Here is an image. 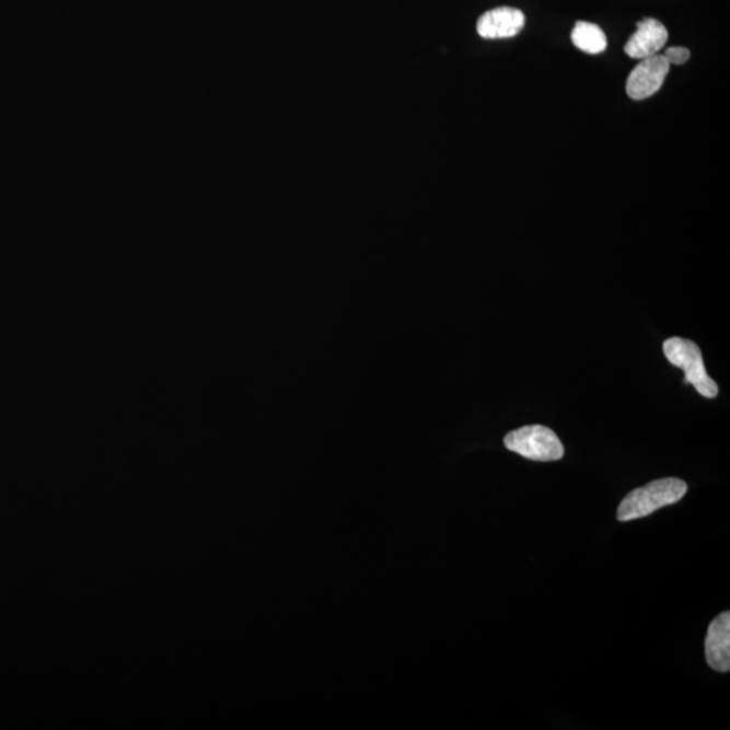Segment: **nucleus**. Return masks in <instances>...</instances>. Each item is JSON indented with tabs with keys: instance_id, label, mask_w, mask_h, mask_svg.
Returning a JSON list of instances; mask_svg holds the SVG:
<instances>
[{
	"instance_id": "f257e3e1",
	"label": "nucleus",
	"mask_w": 730,
	"mask_h": 730,
	"mask_svg": "<svg viewBox=\"0 0 730 730\" xmlns=\"http://www.w3.org/2000/svg\"><path fill=\"white\" fill-rule=\"evenodd\" d=\"M687 485L676 478H664L636 488L618 506L617 520L634 521L652 514L653 511L680 502L686 496Z\"/></svg>"
},
{
	"instance_id": "f03ea898",
	"label": "nucleus",
	"mask_w": 730,
	"mask_h": 730,
	"mask_svg": "<svg viewBox=\"0 0 730 730\" xmlns=\"http://www.w3.org/2000/svg\"><path fill=\"white\" fill-rule=\"evenodd\" d=\"M663 350L667 360L672 366L685 371V383H692L693 387L705 398H716L718 386L706 372L703 352L697 344L686 338L672 337L664 341Z\"/></svg>"
},
{
	"instance_id": "7ed1b4c3",
	"label": "nucleus",
	"mask_w": 730,
	"mask_h": 730,
	"mask_svg": "<svg viewBox=\"0 0 730 730\" xmlns=\"http://www.w3.org/2000/svg\"><path fill=\"white\" fill-rule=\"evenodd\" d=\"M505 447L536 462H556L565 456V447L559 437L542 425H531L506 434Z\"/></svg>"
},
{
	"instance_id": "20e7f679",
	"label": "nucleus",
	"mask_w": 730,
	"mask_h": 730,
	"mask_svg": "<svg viewBox=\"0 0 730 730\" xmlns=\"http://www.w3.org/2000/svg\"><path fill=\"white\" fill-rule=\"evenodd\" d=\"M670 62L663 55H654L642 59L626 80V92L635 101L647 100L663 88Z\"/></svg>"
},
{
	"instance_id": "39448f33",
	"label": "nucleus",
	"mask_w": 730,
	"mask_h": 730,
	"mask_svg": "<svg viewBox=\"0 0 730 730\" xmlns=\"http://www.w3.org/2000/svg\"><path fill=\"white\" fill-rule=\"evenodd\" d=\"M669 42V32L662 22L644 19L637 23V31L625 45V54L631 59L642 60L659 55Z\"/></svg>"
},
{
	"instance_id": "423d86ee",
	"label": "nucleus",
	"mask_w": 730,
	"mask_h": 730,
	"mask_svg": "<svg viewBox=\"0 0 730 730\" xmlns=\"http://www.w3.org/2000/svg\"><path fill=\"white\" fill-rule=\"evenodd\" d=\"M525 26V15L519 9L498 8L483 14L476 25L479 36L487 39L511 38Z\"/></svg>"
},
{
	"instance_id": "0eeeda50",
	"label": "nucleus",
	"mask_w": 730,
	"mask_h": 730,
	"mask_svg": "<svg viewBox=\"0 0 730 730\" xmlns=\"http://www.w3.org/2000/svg\"><path fill=\"white\" fill-rule=\"evenodd\" d=\"M706 662L712 670H730V613L726 612L712 619L705 641Z\"/></svg>"
},
{
	"instance_id": "6e6552de",
	"label": "nucleus",
	"mask_w": 730,
	"mask_h": 730,
	"mask_svg": "<svg viewBox=\"0 0 730 730\" xmlns=\"http://www.w3.org/2000/svg\"><path fill=\"white\" fill-rule=\"evenodd\" d=\"M572 43L578 49L589 55H600L607 48L605 32L595 23L580 21L571 34Z\"/></svg>"
},
{
	"instance_id": "1a4fd4ad",
	"label": "nucleus",
	"mask_w": 730,
	"mask_h": 730,
	"mask_svg": "<svg viewBox=\"0 0 730 730\" xmlns=\"http://www.w3.org/2000/svg\"><path fill=\"white\" fill-rule=\"evenodd\" d=\"M665 60L674 66H682L690 59V50L687 48H682V46H674V48L667 49L664 51Z\"/></svg>"
}]
</instances>
